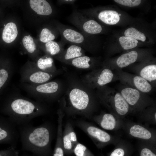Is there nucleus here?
I'll list each match as a JSON object with an SVG mask.
<instances>
[{
  "label": "nucleus",
  "mask_w": 156,
  "mask_h": 156,
  "mask_svg": "<svg viewBox=\"0 0 156 156\" xmlns=\"http://www.w3.org/2000/svg\"><path fill=\"white\" fill-rule=\"evenodd\" d=\"M130 133L134 137L144 139H149L151 137V134L148 130L138 125H135L131 127Z\"/></svg>",
  "instance_id": "aec40b11"
},
{
  "label": "nucleus",
  "mask_w": 156,
  "mask_h": 156,
  "mask_svg": "<svg viewBox=\"0 0 156 156\" xmlns=\"http://www.w3.org/2000/svg\"><path fill=\"white\" fill-rule=\"evenodd\" d=\"M154 116H155V119L156 120V113H155V114Z\"/></svg>",
  "instance_id": "58836bf2"
},
{
  "label": "nucleus",
  "mask_w": 156,
  "mask_h": 156,
  "mask_svg": "<svg viewBox=\"0 0 156 156\" xmlns=\"http://www.w3.org/2000/svg\"><path fill=\"white\" fill-rule=\"evenodd\" d=\"M31 8L38 14L48 16L53 12L52 8L49 2L45 0H30Z\"/></svg>",
  "instance_id": "4468645a"
},
{
  "label": "nucleus",
  "mask_w": 156,
  "mask_h": 156,
  "mask_svg": "<svg viewBox=\"0 0 156 156\" xmlns=\"http://www.w3.org/2000/svg\"><path fill=\"white\" fill-rule=\"evenodd\" d=\"M107 91L113 99L117 113L120 115L127 114L129 111V105L120 93L112 89Z\"/></svg>",
  "instance_id": "f8f14e48"
},
{
  "label": "nucleus",
  "mask_w": 156,
  "mask_h": 156,
  "mask_svg": "<svg viewBox=\"0 0 156 156\" xmlns=\"http://www.w3.org/2000/svg\"><path fill=\"white\" fill-rule=\"evenodd\" d=\"M34 65L37 68L44 72L49 73L56 72L53 59L50 55L39 58L36 63Z\"/></svg>",
  "instance_id": "dca6fc26"
},
{
  "label": "nucleus",
  "mask_w": 156,
  "mask_h": 156,
  "mask_svg": "<svg viewBox=\"0 0 156 156\" xmlns=\"http://www.w3.org/2000/svg\"><path fill=\"white\" fill-rule=\"evenodd\" d=\"M138 55L137 52L135 51L123 54L116 60V64L119 68L126 67L135 62L138 59Z\"/></svg>",
  "instance_id": "2eb2a0df"
},
{
  "label": "nucleus",
  "mask_w": 156,
  "mask_h": 156,
  "mask_svg": "<svg viewBox=\"0 0 156 156\" xmlns=\"http://www.w3.org/2000/svg\"><path fill=\"white\" fill-rule=\"evenodd\" d=\"M65 44L61 40L59 42L51 41L45 43L44 50L50 56H56L64 50Z\"/></svg>",
  "instance_id": "6ab92c4d"
},
{
  "label": "nucleus",
  "mask_w": 156,
  "mask_h": 156,
  "mask_svg": "<svg viewBox=\"0 0 156 156\" xmlns=\"http://www.w3.org/2000/svg\"><path fill=\"white\" fill-rule=\"evenodd\" d=\"M18 151L16 147L10 146L6 149L0 150V156H18Z\"/></svg>",
  "instance_id": "c756f323"
},
{
  "label": "nucleus",
  "mask_w": 156,
  "mask_h": 156,
  "mask_svg": "<svg viewBox=\"0 0 156 156\" xmlns=\"http://www.w3.org/2000/svg\"><path fill=\"white\" fill-rule=\"evenodd\" d=\"M56 27L61 36V41L65 44L76 45L87 51L92 50L93 45L90 35L61 23L57 24Z\"/></svg>",
  "instance_id": "7ed1b4c3"
},
{
  "label": "nucleus",
  "mask_w": 156,
  "mask_h": 156,
  "mask_svg": "<svg viewBox=\"0 0 156 156\" xmlns=\"http://www.w3.org/2000/svg\"><path fill=\"white\" fill-rule=\"evenodd\" d=\"M77 141V138L75 133L71 132L65 135L63 138L64 147L65 148L70 150L72 147L71 142Z\"/></svg>",
  "instance_id": "c85d7f7f"
},
{
  "label": "nucleus",
  "mask_w": 156,
  "mask_h": 156,
  "mask_svg": "<svg viewBox=\"0 0 156 156\" xmlns=\"http://www.w3.org/2000/svg\"><path fill=\"white\" fill-rule=\"evenodd\" d=\"M91 58L85 55L75 58L66 63L70 64L78 68L85 69L91 67Z\"/></svg>",
  "instance_id": "412c9836"
},
{
  "label": "nucleus",
  "mask_w": 156,
  "mask_h": 156,
  "mask_svg": "<svg viewBox=\"0 0 156 156\" xmlns=\"http://www.w3.org/2000/svg\"><path fill=\"white\" fill-rule=\"evenodd\" d=\"M21 83L39 84L50 80L55 75L56 72L49 73L41 71L34 64H28L20 70Z\"/></svg>",
  "instance_id": "423d86ee"
},
{
  "label": "nucleus",
  "mask_w": 156,
  "mask_h": 156,
  "mask_svg": "<svg viewBox=\"0 0 156 156\" xmlns=\"http://www.w3.org/2000/svg\"><path fill=\"white\" fill-rule=\"evenodd\" d=\"M120 92L129 105L134 106L139 102L144 94L131 87H126L121 89Z\"/></svg>",
  "instance_id": "ddd939ff"
},
{
  "label": "nucleus",
  "mask_w": 156,
  "mask_h": 156,
  "mask_svg": "<svg viewBox=\"0 0 156 156\" xmlns=\"http://www.w3.org/2000/svg\"><path fill=\"white\" fill-rule=\"evenodd\" d=\"M54 153L57 154L58 156H63L64 153L62 149L60 148H57L55 151Z\"/></svg>",
  "instance_id": "c9c22d12"
},
{
  "label": "nucleus",
  "mask_w": 156,
  "mask_h": 156,
  "mask_svg": "<svg viewBox=\"0 0 156 156\" xmlns=\"http://www.w3.org/2000/svg\"><path fill=\"white\" fill-rule=\"evenodd\" d=\"M86 148L83 145L78 144L74 150V153L76 156H83L84 152Z\"/></svg>",
  "instance_id": "2f4dec72"
},
{
  "label": "nucleus",
  "mask_w": 156,
  "mask_h": 156,
  "mask_svg": "<svg viewBox=\"0 0 156 156\" xmlns=\"http://www.w3.org/2000/svg\"><path fill=\"white\" fill-rule=\"evenodd\" d=\"M84 50L79 46L71 44L56 57L60 60L67 63L75 58L85 55Z\"/></svg>",
  "instance_id": "9b49d317"
},
{
  "label": "nucleus",
  "mask_w": 156,
  "mask_h": 156,
  "mask_svg": "<svg viewBox=\"0 0 156 156\" xmlns=\"http://www.w3.org/2000/svg\"><path fill=\"white\" fill-rule=\"evenodd\" d=\"M52 31L50 29L47 27L43 28L40 35V41L44 43L51 41H53L56 38L57 35L60 34H55L53 33Z\"/></svg>",
  "instance_id": "393cba45"
},
{
  "label": "nucleus",
  "mask_w": 156,
  "mask_h": 156,
  "mask_svg": "<svg viewBox=\"0 0 156 156\" xmlns=\"http://www.w3.org/2000/svg\"><path fill=\"white\" fill-rule=\"evenodd\" d=\"M139 75L144 78L152 85L156 80V65L151 64L142 67L138 71Z\"/></svg>",
  "instance_id": "f3484780"
},
{
  "label": "nucleus",
  "mask_w": 156,
  "mask_h": 156,
  "mask_svg": "<svg viewBox=\"0 0 156 156\" xmlns=\"http://www.w3.org/2000/svg\"><path fill=\"white\" fill-rule=\"evenodd\" d=\"M13 71L10 67L0 69V89L8 81Z\"/></svg>",
  "instance_id": "cd10ccee"
},
{
  "label": "nucleus",
  "mask_w": 156,
  "mask_h": 156,
  "mask_svg": "<svg viewBox=\"0 0 156 156\" xmlns=\"http://www.w3.org/2000/svg\"><path fill=\"white\" fill-rule=\"evenodd\" d=\"M19 138L17 126L8 117L0 116V144L16 147Z\"/></svg>",
  "instance_id": "0eeeda50"
},
{
  "label": "nucleus",
  "mask_w": 156,
  "mask_h": 156,
  "mask_svg": "<svg viewBox=\"0 0 156 156\" xmlns=\"http://www.w3.org/2000/svg\"><path fill=\"white\" fill-rule=\"evenodd\" d=\"M23 46L29 53L32 54L36 49V46L33 38L30 35L25 36L22 40Z\"/></svg>",
  "instance_id": "bb28decb"
},
{
  "label": "nucleus",
  "mask_w": 156,
  "mask_h": 156,
  "mask_svg": "<svg viewBox=\"0 0 156 156\" xmlns=\"http://www.w3.org/2000/svg\"><path fill=\"white\" fill-rule=\"evenodd\" d=\"M140 156H156V155L149 149L144 148L141 151Z\"/></svg>",
  "instance_id": "473e14b6"
},
{
  "label": "nucleus",
  "mask_w": 156,
  "mask_h": 156,
  "mask_svg": "<svg viewBox=\"0 0 156 156\" xmlns=\"http://www.w3.org/2000/svg\"><path fill=\"white\" fill-rule=\"evenodd\" d=\"M18 127L22 150L37 156H43L50 140L49 129L43 125L34 126L29 123Z\"/></svg>",
  "instance_id": "f03ea898"
},
{
  "label": "nucleus",
  "mask_w": 156,
  "mask_h": 156,
  "mask_svg": "<svg viewBox=\"0 0 156 156\" xmlns=\"http://www.w3.org/2000/svg\"><path fill=\"white\" fill-rule=\"evenodd\" d=\"M53 156H58L56 154L54 153L53 155Z\"/></svg>",
  "instance_id": "4c0bfd02"
},
{
  "label": "nucleus",
  "mask_w": 156,
  "mask_h": 156,
  "mask_svg": "<svg viewBox=\"0 0 156 156\" xmlns=\"http://www.w3.org/2000/svg\"><path fill=\"white\" fill-rule=\"evenodd\" d=\"M125 152L124 150L121 148L115 149L111 154L110 156H124Z\"/></svg>",
  "instance_id": "72a5a7b5"
},
{
  "label": "nucleus",
  "mask_w": 156,
  "mask_h": 156,
  "mask_svg": "<svg viewBox=\"0 0 156 156\" xmlns=\"http://www.w3.org/2000/svg\"><path fill=\"white\" fill-rule=\"evenodd\" d=\"M120 78L124 83L129 84L131 87L145 93L150 92L152 90V85L147 81L139 75L132 77L127 74H120Z\"/></svg>",
  "instance_id": "1a4fd4ad"
},
{
  "label": "nucleus",
  "mask_w": 156,
  "mask_h": 156,
  "mask_svg": "<svg viewBox=\"0 0 156 156\" xmlns=\"http://www.w3.org/2000/svg\"><path fill=\"white\" fill-rule=\"evenodd\" d=\"M2 111L18 127L29 123L32 119L43 114L45 110L40 102L16 93L7 101Z\"/></svg>",
  "instance_id": "f257e3e1"
},
{
  "label": "nucleus",
  "mask_w": 156,
  "mask_h": 156,
  "mask_svg": "<svg viewBox=\"0 0 156 156\" xmlns=\"http://www.w3.org/2000/svg\"><path fill=\"white\" fill-rule=\"evenodd\" d=\"M116 3L129 7H134L139 5L141 1L140 0H114Z\"/></svg>",
  "instance_id": "7c9ffc66"
},
{
  "label": "nucleus",
  "mask_w": 156,
  "mask_h": 156,
  "mask_svg": "<svg viewBox=\"0 0 156 156\" xmlns=\"http://www.w3.org/2000/svg\"><path fill=\"white\" fill-rule=\"evenodd\" d=\"M76 1L75 0H61L58 1L59 3L61 5L64 4L73 5Z\"/></svg>",
  "instance_id": "f704fd0d"
},
{
  "label": "nucleus",
  "mask_w": 156,
  "mask_h": 156,
  "mask_svg": "<svg viewBox=\"0 0 156 156\" xmlns=\"http://www.w3.org/2000/svg\"><path fill=\"white\" fill-rule=\"evenodd\" d=\"M101 127L103 129L111 130L114 129L116 125V121L114 116L110 114H105L101 122Z\"/></svg>",
  "instance_id": "b1692460"
},
{
  "label": "nucleus",
  "mask_w": 156,
  "mask_h": 156,
  "mask_svg": "<svg viewBox=\"0 0 156 156\" xmlns=\"http://www.w3.org/2000/svg\"><path fill=\"white\" fill-rule=\"evenodd\" d=\"M113 71L109 68H106L96 70L90 76L89 82L93 88L104 86L113 80L114 77Z\"/></svg>",
  "instance_id": "6e6552de"
},
{
  "label": "nucleus",
  "mask_w": 156,
  "mask_h": 156,
  "mask_svg": "<svg viewBox=\"0 0 156 156\" xmlns=\"http://www.w3.org/2000/svg\"><path fill=\"white\" fill-rule=\"evenodd\" d=\"M69 97L72 105L78 109H84L88 105L89 97L88 94L79 88L72 89L69 93Z\"/></svg>",
  "instance_id": "9d476101"
},
{
  "label": "nucleus",
  "mask_w": 156,
  "mask_h": 156,
  "mask_svg": "<svg viewBox=\"0 0 156 156\" xmlns=\"http://www.w3.org/2000/svg\"><path fill=\"white\" fill-rule=\"evenodd\" d=\"M21 85L23 89L29 95L40 102L44 99L54 97L59 89L58 83L55 81L39 84L23 83Z\"/></svg>",
  "instance_id": "39448f33"
},
{
  "label": "nucleus",
  "mask_w": 156,
  "mask_h": 156,
  "mask_svg": "<svg viewBox=\"0 0 156 156\" xmlns=\"http://www.w3.org/2000/svg\"><path fill=\"white\" fill-rule=\"evenodd\" d=\"M69 22L85 34L90 35L100 34L103 31L101 25L74 7L67 18Z\"/></svg>",
  "instance_id": "20e7f679"
},
{
  "label": "nucleus",
  "mask_w": 156,
  "mask_h": 156,
  "mask_svg": "<svg viewBox=\"0 0 156 156\" xmlns=\"http://www.w3.org/2000/svg\"><path fill=\"white\" fill-rule=\"evenodd\" d=\"M87 131L90 135L101 142H107L111 139V137L108 133L97 128L90 127L88 128Z\"/></svg>",
  "instance_id": "4be33fe9"
},
{
  "label": "nucleus",
  "mask_w": 156,
  "mask_h": 156,
  "mask_svg": "<svg viewBox=\"0 0 156 156\" xmlns=\"http://www.w3.org/2000/svg\"><path fill=\"white\" fill-rule=\"evenodd\" d=\"M18 156H37L32 153L31 154H24L20 155H19Z\"/></svg>",
  "instance_id": "e433bc0d"
},
{
  "label": "nucleus",
  "mask_w": 156,
  "mask_h": 156,
  "mask_svg": "<svg viewBox=\"0 0 156 156\" xmlns=\"http://www.w3.org/2000/svg\"><path fill=\"white\" fill-rule=\"evenodd\" d=\"M124 34L125 36L130 37L143 42H145L146 39L144 33L133 27L127 29L124 31Z\"/></svg>",
  "instance_id": "a878e982"
},
{
  "label": "nucleus",
  "mask_w": 156,
  "mask_h": 156,
  "mask_svg": "<svg viewBox=\"0 0 156 156\" xmlns=\"http://www.w3.org/2000/svg\"><path fill=\"white\" fill-rule=\"evenodd\" d=\"M18 35V30L16 25L13 22L8 23L5 26L3 31L2 38L7 43L13 41Z\"/></svg>",
  "instance_id": "a211bd4d"
},
{
  "label": "nucleus",
  "mask_w": 156,
  "mask_h": 156,
  "mask_svg": "<svg viewBox=\"0 0 156 156\" xmlns=\"http://www.w3.org/2000/svg\"><path fill=\"white\" fill-rule=\"evenodd\" d=\"M119 41L122 48L125 50L131 49L135 47L138 43V40L125 36L120 37Z\"/></svg>",
  "instance_id": "5701e85b"
}]
</instances>
